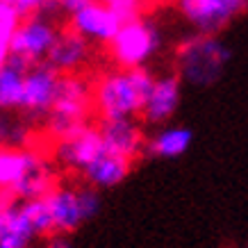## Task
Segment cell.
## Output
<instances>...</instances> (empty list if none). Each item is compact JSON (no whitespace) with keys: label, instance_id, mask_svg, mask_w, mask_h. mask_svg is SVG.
Wrapping results in <instances>:
<instances>
[{"label":"cell","instance_id":"obj_4","mask_svg":"<svg viewBox=\"0 0 248 248\" xmlns=\"http://www.w3.org/2000/svg\"><path fill=\"white\" fill-rule=\"evenodd\" d=\"M162 48V34L153 23L143 18H130L123 23L119 34L107 46L109 57L119 68H141Z\"/></svg>","mask_w":248,"mask_h":248},{"label":"cell","instance_id":"obj_22","mask_svg":"<svg viewBox=\"0 0 248 248\" xmlns=\"http://www.w3.org/2000/svg\"><path fill=\"white\" fill-rule=\"evenodd\" d=\"M0 2H5L12 9H16L23 18L30 14H39V12H46V14H53V16L62 14L57 0H0Z\"/></svg>","mask_w":248,"mask_h":248},{"label":"cell","instance_id":"obj_10","mask_svg":"<svg viewBox=\"0 0 248 248\" xmlns=\"http://www.w3.org/2000/svg\"><path fill=\"white\" fill-rule=\"evenodd\" d=\"M105 151L123 155L128 159L139 157L146 153V141L141 132V125L135 119H100L98 123Z\"/></svg>","mask_w":248,"mask_h":248},{"label":"cell","instance_id":"obj_24","mask_svg":"<svg viewBox=\"0 0 248 248\" xmlns=\"http://www.w3.org/2000/svg\"><path fill=\"white\" fill-rule=\"evenodd\" d=\"M89 2H93V0H57V5H60V12L62 14H73V12H78L80 7H84V5H89Z\"/></svg>","mask_w":248,"mask_h":248},{"label":"cell","instance_id":"obj_19","mask_svg":"<svg viewBox=\"0 0 248 248\" xmlns=\"http://www.w3.org/2000/svg\"><path fill=\"white\" fill-rule=\"evenodd\" d=\"M23 210L30 218L32 228L39 237H50L55 234V223H53V214L48 207L46 198H30V201H23Z\"/></svg>","mask_w":248,"mask_h":248},{"label":"cell","instance_id":"obj_7","mask_svg":"<svg viewBox=\"0 0 248 248\" xmlns=\"http://www.w3.org/2000/svg\"><path fill=\"white\" fill-rule=\"evenodd\" d=\"M130 21L121 14L116 7H112L105 0H93L89 5L80 7L78 12L68 14V28L82 34L89 44L109 46L112 39L119 34L123 23Z\"/></svg>","mask_w":248,"mask_h":248},{"label":"cell","instance_id":"obj_20","mask_svg":"<svg viewBox=\"0 0 248 248\" xmlns=\"http://www.w3.org/2000/svg\"><path fill=\"white\" fill-rule=\"evenodd\" d=\"M21 21H23V16L18 14L16 9H12L9 5H5V2H0V57L7 55L9 41H12V37L16 34Z\"/></svg>","mask_w":248,"mask_h":248},{"label":"cell","instance_id":"obj_8","mask_svg":"<svg viewBox=\"0 0 248 248\" xmlns=\"http://www.w3.org/2000/svg\"><path fill=\"white\" fill-rule=\"evenodd\" d=\"M62 73L55 71L48 62L34 64L25 76V96H23L21 112L28 119H46L55 105L60 91Z\"/></svg>","mask_w":248,"mask_h":248},{"label":"cell","instance_id":"obj_18","mask_svg":"<svg viewBox=\"0 0 248 248\" xmlns=\"http://www.w3.org/2000/svg\"><path fill=\"white\" fill-rule=\"evenodd\" d=\"M191 139H194V132L185 125H164L146 141V153L162 159L180 157L191 146Z\"/></svg>","mask_w":248,"mask_h":248},{"label":"cell","instance_id":"obj_17","mask_svg":"<svg viewBox=\"0 0 248 248\" xmlns=\"http://www.w3.org/2000/svg\"><path fill=\"white\" fill-rule=\"evenodd\" d=\"M28 62L7 55L0 64V107L7 112H21L25 96V76L30 71Z\"/></svg>","mask_w":248,"mask_h":248},{"label":"cell","instance_id":"obj_5","mask_svg":"<svg viewBox=\"0 0 248 248\" xmlns=\"http://www.w3.org/2000/svg\"><path fill=\"white\" fill-rule=\"evenodd\" d=\"M57 34H60V28L55 25L53 14L39 12V14L25 16L21 21V25H18L16 34L9 41L7 55H14L18 60L28 62L30 66L41 64V62L48 60V53H50Z\"/></svg>","mask_w":248,"mask_h":248},{"label":"cell","instance_id":"obj_15","mask_svg":"<svg viewBox=\"0 0 248 248\" xmlns=\"http://www.w3.org/2000/svg\"><path fill=\"white\" fill-rule=\"evenodd\" d=\"M55 185V169L48 159L39 151H32L30 164L21 175V180L7 191L9 198H18V201H30V198H46Z\"/></svg>","mask_w":248,"mask_h":248},{"label":"cell","instance_id":"obj_14","mask_svg":"<svg viewBox=\"0 0 248 248\" xmlns=\"http://www.w3.org/2000/svg\"><path fill=\"white\" fill-rule=\"evenodd\" d=\"M39 234L23 210V201L9 198L0 207V248H30Z\"/></svg>","mask_w":248,"mask_h":248},{"label":"cell","instance_id":"obj_1","mask_svg":"<svg viewBox=\"0 0 248 248\" xmlns=\"http://www.w3.org/2000/svg\"><path fill=\"white\" fill-rule=\"evenodd\" d=\"M153 84L155 76L146 66L107 71L91 84L93 112L100 119H135L141 114Z\"/></svg>","mask_w":248,"mask_h":248},{"label":"cell","instance_id":"obj_21","mask_svg":"<svg viewBox=\"0 0 248 248\" xmlns=\"http://www.w3.org/2000/svg\"><path fill=\"white\" fill-rule=\"evenodd\" d=\"M0 137H2V143L9 148H25L30 139V130H28V123L21 119H5L0 125Z\"/></svg>","mask_w":248,"mask_h":248},{"label":"cell","instance_id":"obj_11","mask_svg":"<svg viewBox=\"0 0 248 248\" xmlns=\"http://www.w3.org/2000/svg\"><path fill=\"white\" fill-rule=\"evenodd\" d=\"M182 96L180 76H159L155 78L151 93L143 103L141 116L151 125H162L166 121L173 119V114L178 112Z\"/></svg>","mask_w":248,"mask_h":248},{"label":"cell","instance_id":"obj_6","mask_svg":"<svg viewBox=\"0 0 248 248\" xmlns=\"http://www.w3.org/2000/svg\"><path fill=\"white\" fill-rule=\"evenodd\" d=\"M248 0H175L182 18L198 34H218L246 9Z\"/></svg>","mask_w":248,"mask_h":248},{"label":"cell","instance_id":"obj_25","mask_svg":"<svg viewBox=\"0 0 248 248\" xmlns=\"http://www.w3.org/2000/svg\"><path fill=\"white\" fill-rule=\"evenodd\" d=\"M46 248H73V246L64 239V234H55V237H50V239H48Z\"/></svg>","mask_w":248,"mask_h":248},{"label":"cell","instance_id":"obj_13","mask_svg":"<svg viewBox=\"0 0 248 248\" xmlns=\"http://www.w3.org/2000/svg\"><path fill=\"white\" fill-rule=\"evenodd\" d=\"M50 214H53L55 234H71L78 228L87 223L80 205V191L73 185H57V187L46 196Z\"/></svg>","mask_w":248,"mask_h":248},{"label":"cell","instance_id":"obj_23","mask_svg":"<svg viewBox=\"0 0 248 248\" xmlns=\"http://www.w3.org/2000/svg\"><path fill=\"white\" fill-rule=\"evenodd\" d=\"M80 191V205H82V214L87 221L96 217L100 207H103V201H100V196H98V189L91 187V185H84V187H78Z\"/></svg>","mask_w":248,"mask_h":248},{"label":"cell","instance_id":"obj_3","mask_svg":"<svg viewBox=\"0 0 248 248\" xmlns=\"http://www.w3.org/2000/svg\"><path fill=\"white\" fill-rule=\"evenodd\" d=\"M93 109V89L91 84L78 73L62 76L60 91L55 98L50 114L44 119L46 132L60 141L64 137H71L80 128L87 125V116Z\"/></svg>","mask_w":248,"mask_h":248},{"label":"cell","instance_id":"obj_9","mask_svg":"<svg viewBox=\"0 0 248 248\" xmlns=\"http://www.w3.org/2000/svg\"><path fill=\"white\" fill-rule=\"evenodd\" d=\"M105 151V143L100 137L98 125H84L71 137L55 141V162L68 171L82 173L93 159Z\"/></svg>","mask_w":248,"mask_h":248},{"label":"cell","instance_id":"obj_16","mask_svg":"<svg viewBox=\"0 0 248 248\" xmlns=\"http://www.w3.org/2000/svg\"><path fill=\"white\" fill-rule=\"evenodd\" d=\"M132 159L116 155V153L103 151L87 169L82 171L84 182L96 189H114L130 175Z\"/></svg>","mask_w":248,"mask_h":248},{"label":"cell","instance_id":"obj_12","mask_svg":"<svg viewBox=\"0 0 248 248\" xmlns=\"http://www.w3.org/2000/svg\"><path fill=\"white\" fill-rule=\"evenodd\" d=\"M89 55H91V44L82 34H78L76 30H71L66 25L64 30H60L46 62L55 71H60L62 76H68V73H78L89 62Z\"/></svg>","mask_w":248,"mask_h":248},{"label":"cell","instance_id":"obj_2","mask_svg":"<svg viewBox=\"0 0 248 248\" xmlns=\"http://www.w3.org/2000/svg\"><path fill=\"white\" fill-rule=\"evenodd\" d=\"M178 73L191 87H212L218 82L230 64V48L217 34H198L178 46Z\"/></svg>","mask_w":248,"mask_h":248}]
</instances>
